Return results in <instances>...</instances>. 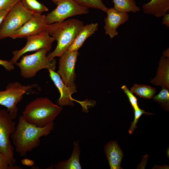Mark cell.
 Returning <instances> with one entry per match:
<instances>
[{"instance_id":"obj_1","label":"cell","mask_w":169,"mask_h":169,"mask_svg":"<svg viewBox=\"0 0 169 169\" xmlns=\"http://www.w3.org/2000/svg\"><path fill=\"white\" fill-rule=\"evenodd\" d=\"M54 128V122L44 127H38L27 122L21 115L10 136L16 152L22 156H26L39 146L41 137L48 136Z\"/></svg>"},{"instance_id":"obj_2","label":"cell","mask_w":169,"mask_h":169,"mask_svg":"<svg viewBox=\"0 0 169 169\" xmlns=\"http://www.w3.org/2000/svg\"><path fill=\"white\" fill-rule=\"evenodd\" d=\"M84 26L83 22L75 18L56 22L48 25L49 35L57 41L55 49L47 55L48 59L61 56L71 45L77 34Z\"/></svg>"},{"instance_id":"obj_3","label":"cell","mask_w":169,"mask_h":169,"mask_svg":"<svg viewBox=\"0 0 169 169\" xmlns=\"http://www.w3.org/2000/svg\"><path fill=\"white\" fill-rule=\"evenodd\" d=\"M62 109L48 98L38 97L26 105L22 115L28 122L43 127L54 122Z\"/></svg>"},{"instance_id":"obj_4","label":"cell","mask_w":169,"mask_h":169,"mask_svg":"<svg viewBox=\"0 0 169 169\" xmlns=\"http://www.w3.org/2000/svg\"><path fill=\"white\" fill-rule=\"evenodd\" d=\"M48 52L43 48L32 54L23 56L19 62L15 63L20 69L21 76L24 78L29 79L35 76L39 71L43 69L54 71L56 61L54 58L48 59Z\"/></svg>"},{"instance_id":"obj_5","label":"cell","mask_w":169,"mask_h":169,"mask_svg":"<svg viewBox=\"0 0 169 169\" xmlns=\"http://www.w3.org/2000/svg\"><path fill=\"white\" fill-rule=\"evenodd\" d=\"M34 13L26 9L20 0L5 16L0 26V39L8 37L33 16Z\"/></svg>"},{"instance_id":"obj_6","label":"cell","mask_w":169,"mask_h":169,"mask_svg":"<svg viewBox=\"0 0 169 169\" xmlns=\"http://www.w3.org/2000/svg\"><path fill=\"white\" fill-rule=\"evenodd\" d=\"M13 120L7 110L0 109V151L13 169H21L15 166L16 161L14 157V148L10 139L16 127Z\"/></svg>"},{"instance_id":"obj_7","label":"cell","mask_w":169,"mask_h":169,"mask_svg":"<svg viewBox=\"0 0 169 169\" xmlns=\"http://www.w3.org/2000/svg\"><path fill=\"white\" fill-rule=\"evenodd\" d=\"M35 86L34 84L23 85L18 82H10L5 90L0 91V105L7 108L13 119L17 116L18 111L17 105L23 99V95Z\"/></svg>"},{"instance_id":"obj_8","label":"cell","mask_w":169,"mask_h":169,"mask_svg":"<svg viewBox=\"0 0 169 169\" xmlns=\"http://www.w3.org/2000/svg\"><path fill=\"white\" fill-rule=\"evenodd\" d=\"M79 55L78 51L67 50L60 57L59 59L58 73L73 94L77 91L74 82L76 78L75 67Z\"/></svg>"},{"instance_id":"obj_9","label":"cell","mask_w":169,"mask_h":169,"mask_svg":"<svg viewBox=\"0 0 169 169\" xmlns=\"http://www.w3.org/2000/svg\"><path fill=\"white\" fill-rule=\"evenodd\" d=\"M57 7L45 16L47 24L64 20L74 16L86 14L89 13L88 8L77 3L74 0H58Z\"/></svg>"},{"instance_id":"obj_10","label":"cell","mask_w":169,"mask_h":169,"mask_svg":"<svg viewBox=\"0 0 169 169\" xmlns=\"http://www.w3.org/2000/svg\"><path fill=\"white\" fill-rule=\"evenodd\" d=\"M26 38L27 43L23 48L13 52V56L10 61L13 64H15L21 56L28 52L43 48L49 52L52 48L53 43L55 41L49 35L47 30L39 34L28 36Z\"/></svg>"},{"instance_id":"obj_11","label":"cell","mask_w":169,"mask_h":169,"mask_svg":"<svg viewBox=\"0 0 169 169\" xmlns=\"http://www.w3.org/2000/svg\"><path fill=\"white\" fill-rule=\"evenodd\" d=\"M48 25L45 15L35 13L32 18L20 28L10 34L8 37L13 39L26 38L47 30Z\"/></svg>"},{"instance_id":"obj_12","label":"cell","mask_w":169,"mask_h":169,"mask_svg":"<svg viewBox=\"0 0 169 169\" xmlns=\"http://www.w3.org/2000/svg\"><path fill=\"white\" fill-rule=\"evenodd\" d=\"M106 13L107 16L104 19V28L105 34L112 38L118 35L117 29L128 20L129 16L127 13L118 11L113 8H108Z\"/></svg>"},{"instance_id":"obj_13","label":"cell","mask_w":169,"mask_h":169,"mask_svg":"<svg viewBox=\"0 0 169 169\" xmlns=\"http://www.w3.org/2000/svg\"><path fill=\"white\" fill-rule=\"evenodd\" d=\"M48 71L51 79L60 93V96L57 102L58 105L62 107L65 106H74L75 104L73 101H77L72 98L71 95L73 93L70 89L64 83L58 73L52 70H49Z\"/></svg>"},{"instance_id":"obj_14","label":"cell","mask_w":169,"mask_h":169,"mask_svg":"<svg viewBox=\"0 0 169 169\" xmlns=\"http://www.w3.org/2000/svg\"><path fill=\"white\" fill-rule=\"evenodd\" d=\"M104 151L111 169H122L121 163L124 153L116 141H111L104 146Z\"/></svg>"},{"instance_id":"obj_15","label":"cell","mask_w":169,"mask_h":169,"mask_svg":"<svg viewBox=\"0 0 169 169\" xmlns=\"http://www.w3.org/2000/svg\"><path fill=\"white\" fill-rule=\"evenodd\" d=\"M156 76L150 82L161 88L169 89V58L162 56L159 63Z\"/></svg>"},{"instance_id":"obj_16","label":"cell","mask_w":169,"mask_h":169,"mask_svg":"<svg viewBox=\"0 0 169 169\" xmlns=\"http://www.w3.org/2000/svg\"><path fill=\"white\" fill-rule=\"evenodd\" d=\"M142 8L144 13L160 18L169 9V0H151L143 4Z\"/></svg>"},{"instance_id":"obj_17","label":"cell","mask_w":169,"mask_h":169,"mask_svg":"<svg viewBox=\"0 0 169 169\" xmlns=\"http://www.w3.org/2000/svg\"><path fill=\"white\" fill-rule=\"evenodd\" d=\"M98 24L92 23L84 25L77 34L75 40L68 50L78 51L86 40L98 30Z\"/></svg>"},{"instance_id":"obj_18","label":"cell","mask_w":169,"mask_h":169,"mask_svg":"<svg viewBox=\"0 0 169 169\" xmlns=\"http://www.w3.org/2000/svg\"><path fill=\"white\" fill-rule=\"evenodd\" d=\"M80 149L78 141L74 143L73 151L69 158L66 161H62L56 164L54 166L55 169H81L79 157Z\"/></svg>"},{"instance_id":"obj_19","label":"cell","mask_w":169,"mask_h":169,"mask_svg":"<svg viewBox=\"0 0 169 169\" xmlns=\"http://www.w3.org/2000/svg\"><path fill=\"white\" fill-rule=\"evenodd\" d=\"M113 8L122 12L136 13L140 11L135 0H113Z\"/></svg>"},{"instance_id":"obj_20","label":"cell","mask_w":169,"mask_h":169,"mask_svg":"<svg viewBox=\"0 0 169 169\" xmlns=\"http://www.w3.org/2000/svg\"><path fill=\"white\" fill-rule=\"evenodd\" d=\"M131 91L140 97L149 99L152 98L156 92L155 88L150 86L137 84H135Z\"/></svg>"},{"instance_id":"obj_21","label":"cell","mask_w":169,"mask_h":169,"mask_svg":"<svg viewBox=\"0 0 169 169\" xmlns=\"http://www.w3.org/2000/svg\"><path fill=\"white\" fill-rule=\"evenodd\" d=\"M24 7L34 14H41L43 12L48 10L44 5L36 0H21Z\"/></svg>"},{"instance_id":"obj_22","label":"cell","mask_w":169,"mask_h":169,"mask_svg":"<svg viewBox=\"0 0 169 169\" xmlns=\"http://www.w3.org/2000/svg\"><path fill=\"white\" fill-rule=\"evenodd\" d=\"M81 6L87 8H91L100 10L106 12L108 8L105 5L102 0H74Z\"/></svg>"},{"instance_id":"obj_23","label":"cell","mask_w":169,"mask_h":169,"mask_svg":"<svg viewBox=\"0 0 169 169\" xmlns=\"http://www.w3.org/2000/svg\"><path fill=\"white\" fill-rule=\"evenodd\" d=\"M154 100L159 103L165 110L169 111V92L168 89L162 88L160 93L152 97Z\"/></svg>"},{"instance_id":"obj_24","label":"cell","mask_w":169,"mask_h":169,"mask_svg":"<svg viewBox=\"0 0 169 169\" xmlns=\"http://www.w3.org/2000/svg\"><path fill=\"white\" fill-rule=\"evenodd\" d=\"M134 119L131 123V125L129 130V133L130 134H132L134 132L135 129L137 128L136 124L139 119L143 114L147 115L153 114V113L146 112L144 110L141 109L139 108L134 110Z\"/></svg>"},{"instance_id":"obj_25","label":"cell","mask_w":169,"mask_h":169,"mask_svg":"<svg viewBox=\"0 0 169 169\" xmlns=\"http://www.w3.org/2000/svg\"><path fill=\"white\" fill-rule=\"evenodd\" d=\"M121 88L128 97L130 104L134 110L139 108L138 105L137 99L133 95V92L130 90L125 85L122 86Z\"/></svg>"},{"instance_id":"obj_26","label":"cell","mask_w":169,"mask_h":169,"mask_svg":"<svg viewBox=\"0 0 169 169\" xmlns=\"http://www.w3.org/2000/svg\"><path fill=\"white\" fill-rule=\"evenodd\" d=\"M20 0H0V11L11 9Z\"/></svg>"},{"instance_id":"obj_27","label":"cell","mask_w":169,"mask_h":169,"mask_svg":"<svg viewBox=\"0 0 169 169\" xmlns=\"http://www.w3.org/2000/svg\"><path fill=\"white\" fill-rule=\"evenodd\" d=\"M0 169H13L3 155L0 151Z\"/></svg>"},{"instance_id":"obj_28","label":"cell","mask_w":169,"mask_h":169,"mask_svg":"<svg viewBox=\"0 0 169 169\" xmlns=\"http://www.w3.org/2000/svg\"><path fill=\"white\" fill-rule=\"evenodd\" d=\"M0 65L3 66L8 71H11L14 69V66L10 61L0 59Z\"/></svg>"},{"instance_id":"obj_29","label":"cell","mask_w":169,"mask_h":169,"mask_svg":"<svg viewBox=\"0 0 169 169\" xmlns=\"http://www.w3.org/2000/svg\"><path fill=\"white\" fill-rule=\"evenodd\" d=\"M162 24L167 28L169 27V14L166 13L163 16Z\"/></svg>"},{"instance_id":"obj_30","label":"cell","mask_w":169,"mask_h":169,"mask_svg":"<svg viewBox=\"0 0 169 169\" xmlns=\"http://www.w3.org/2000/svg\"><path fill=\"white\" fill-rule=\"evenodd\" d=\"M21 162L23 165L27 166H31L33 165L34 163L33 161L28 158L23 159Z\"/></svg>"},{"instance_id":"obj_31","label":"cell","mask_w":169,"mask_h":169,"mask_svg":"<svg viewBox=\"0 0 169 169\" xmlns=\"http://www.w3.org/2000/svg\"><path fill=\"white\" fill-rule=\"evenodd\" d=\"M10 10L8 9L0 11V26L5 16Z\"/></svg>"},{"instance_id":"obj_32","label":"cell","mask_w":169,"mask_h":169,"mask_svg":"<svg viewBox=\"0 0 169 169\" xmlns=\"http://www.w3.org/2000/svg\"><path fill=\"white\" fill-rule=\"evenodd\" d=\"M162 56L166 57L169 58V48L164 50L162 53Z\"/></svg>"},{"instance_id":"obj_33","label":"cell","mask_w":169,"mask_h":169,"mask_svg":"<svg viewBox=\"0 0 169 169\" xmlns=\"http://www.w3.org/2000/svg\"><path fill=\"white\" fill-rule=\"evenodd\" d=\"M53 2H54L55 3L57 4V2L58 1V0H51Z\"/></svg>"}]
</instances>
